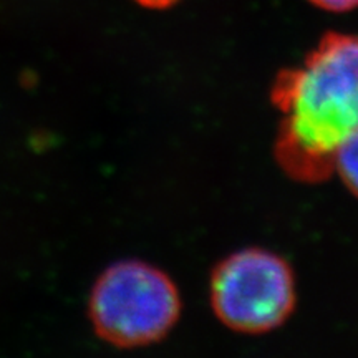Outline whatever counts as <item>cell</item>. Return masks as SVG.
I'll return each instance as SVG.
<instances>
[{
  "label": "cell",
  "mask_w": 358,
  "mask_h": 358,
  "mask_svg": "<svg viewBox=\"0 0 358 358\" xmlns=\"http://www.w3.org/2000/svg\"><path fill=\"white\" fill-rule=\"evenodd\" d=\"M282 122L277 161L299 181L332 174V156L358 129V37L329 34L272 88Z\"/></svg>",
  "instance_id": "cell-1"
},
{
  "label": "cell",
  "mask_w": 358,
  "mask_h": 358,
  "mask_svg": "<svg viewBox=\"0 0 358 358\" xmlns=\"http://www.w3.org/2000/svg\"><path fill=\"white\" fill-rule=\"evenodd\" d=\"M181 295L171 277L140 261L113 264L98 277L88 301L93 330L116 348L158 343L181 317Z\"/></svg>",
  "instance_id": "cell-2"
},
{
  "label": "cell",
  "mask_w": 358,
  "mask_h": 358,
  "mask_svg": "<svg viewBox=\"0 0 358 358\" xmlns=\"http://www.w3.org/2000/svg\"><path fill=\"white\" fill-rule=\"evenodd\" d=\"M209 297L214 315L232 332L262 335L292 315L297 285L292 267L271 250L244 249L217 264Z\"/></svg>",
  "instance_id": "cell-3"
},
{
  "label": "cell",
  "mask_w": 358,
  "mask_h": 358,
  "mask_svg": "<svg viewBox=\"0 0 358 358\" xmlns=\"http://www.w3.org/2000/svg\"><path fill=\"white\" fill-rule=\"evenodd\" d=\"M332 173L358 198V129L343 140L332 156Z\"/></svg>",
  "instance_id": "cell-4"
},
{
  "label": "cell",
  "mask_w": 358,
  "mask_h": 358,
  "mask_svg": "<svg viewBox=\"0 0 358 358\" xmlns=\"http://www.w3.org/2000/svg\"><path fill=\"white\" fill-rule=\"evenodd\" d=\"M308 2L322 8V10L334 13L350 12L358 7V0H308Z\"/></svg>",
  "instance_id": "cell-5"
},
{
  "label": "cell",
  "mask_w": 358,
  "mask_h": 358,
  "mask_svg": "<svg viewBox=\"0 0 358 358\" xmlns=\"http://www.w3.org/2000/svg\"><path fill=\"white\" fill-rule=\"evenodd\" d=\"M134 2L145 8H151V10H163V8L174 6L178 0H134Z\"/></svg>",
  "instance_id": "cell-6"
}]
</instances>
